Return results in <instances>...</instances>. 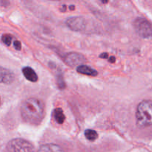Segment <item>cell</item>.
Segmentation results:
<instances>
[{"label": "cell", "instance_id": "1", "mask_svg": "<svg viewBox=\"0 0 152 152\" xmlns=\"http://www.w3.org/2000/svg\"><path fill=\"white\" fill-rule=\"evenodd\" d=\"M20 111L24 121L37 126L42 123L45 117V104L37 98H28L22 102Z\"/></svg>", "mask_w": 152, "mask_h": 152}, {"label": "cell", "instance_id": "2", "mask_svg": "<svg viewBox=\"0 0 152 152\" xmlns=\"http://www.w3.org/2000/svg\"><path fill=\"white\" fill-rule=\"evenodd\" d=\"M136 123L140 128L152 126L151 100H143L138 105L136 111Z\"/></svg>", "mask_w": 152, "mask_h": 152}, {"label": "cell", "instance_id": "3", "mask_svg": "<svg viewBox=\"0 0 152 152\" xmlns=\"http://www.w3.org/2000/svg\"><path fill=\"white\" fill-rule=\"evenodd\" d=\"M134 27L137 34L142 38H150L152 37V24L147 19L138 17L134 22Z\"/></svg>", "mask_w": 152, "mask_h": 152}, {"label": "cell", "instance_id": "4", "mask_svg": "<svg viewBox=\"0 0 152 152\" xmlns=\"http://www.w3.org/2000/svg\"><path fill=\"white\" fill-rule=\"evenodd\" d=\"M6 149L7 151L12 152H29L34 151V145L28 141L17 138V139L11 140L7 144Z\"/></svg>", "mask_w": 152, "mask_h": 152}, {"label": "cell", "instance_id": "5", "mask_svg": "<svg viewBox=\"0 0 152 152\" xmlns=\"http://www.w3.org/2000/svg\"><path fill=\"white\" fill-rule=\"evenodd\" d=\"M65 63L70 67H78L79 65H83L86 62V59L81 53L77 52H71L67 53L64 58Z\"/></svg>", "mask_w": 152, "mask_h": 152}, {"label": "cell", "instance_id": "6", "mask_svg": "<svg viewBox=\"0 0 152 152\" xmlns=\"http://www.w3.org/2000/svg\"><path fill=\"white\" fill-rule=\"evenodd\" d=\"M66 25L72 31H83L86 28V21L82 16H75L68 18L66 20Z\"/></svg>", "mask_w": 152, "mask_h": 152}, {"label": "cell", "instance_id": "7", "mask_svg": "<svg viewBox=\"0 0 152 152\" xmlns=\"http://www.w3.org/2000/svg\"><path fill=\"white\" fill-rule=\"evenodd\" d=\"M14 80V74L10 70L0 67V83L10 84Z\"/></svg>", "mask_w": 152, "mask_h": 152}, {"label": "cell", "instance_id": "8", "mask_svg": "<svg viewBox=\"0 0 152 152\" xmlns=\"http://www.w3.org/2000/svg\"><path fill=\"white\" fill-rule=\"evenodd\" d=\"M22 71L25 78L29 81L32 82V83H36L38 80V76H37V73L31 67H25L22 68Z\"/></svg>", "mask_w": 152, "mask_h": 152}, {"label": "cell", "instance_id": "9", "mask_svg": "<svg viewBox=\"0 0 152 152\" xmlns=\"http://www.w3.org/2000/svg\"><path fill=\"white\" fill-rule=\"evenodd\" d=\"M77 71L80 74L88 76H92V77H96L98 74V72L96 70L86 65H81L77 67Z\"/></svg>", "mask_w": 152, "mask_h": 152}, {"label": "cell", "instance_id": "10", "mask_svg": "<svg viewBox=\"0 0 152 152\" xmlns=\"http://www.w3.org/2000/svg\"><path fill=\"white\" fill-rule=\"evenodd\" d=\"M62 149L57 145L54 144H46V145H42L39 148V151H62Z\"/></svg>", "mask_w": 152, "mask_h": 152}, {"label": "cell", "instance_id": "11", "mask_svg": "<svg viewBox=\"0 0 152 152\" xmlns=\"http://www.w3.org/2000/svg\"><path fill=\"white\" fill-rule=\"evenodd\" d=\"M53 115L55 120L56 121V123H59V124H62L64 123V121H65V117L62 108H58L54 109Z\"/></svg>", "mask_w": 152, "mask_h": 152}, {"label": "cell", "instance_id": "12", "mask_svg": "<svg viewBox=\"0 0 152 152\" xmlns=\"http://www.w3.org/2000/svg\"><path fill=\"white\" fill-rule=\"evenodd\" d=\"M85 136L88 140L93 142L98 138V134L96 131L92 130V129H87L85 132Z\"/></svg>", "mask_w": 152, "mask_h": 152}, {"label": "cell", "instance_id": "13", "mask_svg": "<svg viewBox=\"0 0 152 152\" xmlns=\"http://www.w3.org/2000/svg\"><path fill=\"white\" fill-rule=\"evenodd\" d=\"M1 41L4 43L7 46L10 45L12 41V37L10 34H4L1 37Z\"/></svg>", "mask_w": 152, "mask_h": 152}, {"label": "cell", "instance_id": "14", "mask_svg": "<svg viewBox=\"0 0 152 152\" xmlns=\"http://www.w3.org/2000/svg\"><path fill=\"white\" fill-rule=\"evenodd\" d=\"M13 45H14V48H16V50H20L21 48H22V45H21V42L18 40H15L14 42H13Z\"/></svg>", "mask_w": 152, "mask_h": 152}, {"label": "cell", "instance_id": "15", "mask_svg": "<svg viewBox=\"0 0 152 152\" xmlns=\"http://www.w3.org/2000/svg\"><path fill=\"white\" fill-rule=\"evenodd\" d=\"M99 57L102 58V59H107V58H108V54L107 53H103L99 55Z\"/></svg>", "mask_w": 152, "mask_h": 152}, {"label": "cell", "instance_id": "16", "mask_svg": "<svg viewBox=\"0 0 152 152\" xmlns=\"http://www.w3.org/2000/svg\"><path fill=\"white\" fill-rule=\"evenodd\" d=\"M108 61H109L110 62H111V63H114V62H115V61H116V58L114 57V56H110Z\"/></svg>", "mask_w": 152, "mask_h": 152}, {"label": "cell", "instance_id": "17", "mask_svg": "<svg viewBox=\"0 0 152 152\" xmlns=\"http://www.w3.org/2000/svg\"><path fill=\"white\" fill-rule=\"evenodd\" d=\"M101 2L103 3V4H106V3H108V1H109V0H100Z\"/></svg>", "mask_w": 152, "mask_h": 152}, {"label": "cell", "instance_id": "18", "mask_svg": "<svg viewBox=\"0 0 152 152\" xmlns=\"http://www.w3.org/2000/svg\"><path fill=\"white\" fill-rule=\"evenodd\" d=\"M53 1H60V0H53Z\"/></svg>", "mask_w": 152, "mask_h": 152}]
</instances>
